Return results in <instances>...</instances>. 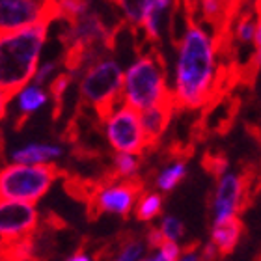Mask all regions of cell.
Returning a JSON list of instances; mask_svg holds the SVG:
<instances>
[{"label":"cell","instance_id":"1","mask_svg":"<svg viewBox=\"0 0 261 261\" xmlns=\"http://www.w3.org/2000/svg\"><path fill=\"white\" fill-rule=\"evenodd\" d=\"M187 13V28L177 43V67H175L174 105L175 110L205 109L215 101L217 82V50L211 34L205 32L198 19L196 2L183 4Z\"/></svg>","mask_w":261,"mask_h":261},{"label":"cell","instance_id":"2","mask_svg":"<svg viewBox=\"0 0 261 261\" xmlns=\"http://www.w3.org/2000/svg\"><path fill=\"white\" fill-rule=\"evenodd\" d=\"M49 22L0 30V93L13 97L36 76Z\"/></svg>","mask_w":261,"mask_h":261},{"label":"cell","instance_id":"3","mask_svg":"<svg viewBox=\"0 0 261 261\" xmlns=\"http://www.w3.org/2000/svg\"><path fill=\"white\" fill-rule=\"evenodd\" d=\"M123 105L138 114L157 105L174 101V95L166 84V67L161 50L140 55L129 69L123 73Z\"/></svg>","mask_w":261,"mask_h":261},{"label":"cell","instance_id":"4","mask_svg":"<svg viewBox=\"0 0 261 261\" xmlns=\"http://www.w3.org/2000/svg\"><path fill=\"white\" fill-rule=\"evenodd\" d=\"M67 172L53 163L10 164L0 168V201H19L34 205L41 200L50 185Z\"/></svg>","mask_w":261,"mask_h":261},{"label":"cell","instance_id":"5","mask_svg":"<svg viewBox=\"0 0 261 261\" xmlns=\"http://www.w3.org/2000/svg\"><path fill=\"white\" fill-rule=\"evenodd\" d=\"M123 71L116 60H99L88 65L81 81V105L93 110L99 121H107L123 105Z\"/></svg>","mask_w":261,"mask_h":261},{"label":"cell","instance_id":"6","mask_svg":"<svg viewBox=\"0 0 261 261\" xmlns=\"http://www.w3.org/2000/svg\"><path fill=\"white\" fill-rule=\"evenodd\" d=\"M144 192H146V181L140 175L116 181L112 185H105L99 194L86 203V215L90 220H95L103 213L127 217Z\"/></svg>","mask_w":261,"mask_h":261},{"label":"cell","instance_id":"7","mask_svg":"<svg viewBox=\"0 0 261 261\" xmlns=\"http://www.w3.org/2000/svg\"><path fill=\"white\" fill-rule=\"evenodd\" d=\"M107 140L118 153L142 157L146 153V138L142 133L140 116L127 105L116 109L105 121Z\"/></svg>","mask_w":261,"mask_h":261},{"label":"cell","instance_id":"8","mask_svg":"<svg viewBox=\"0 0 261 261\" xmlns=\"http://www.w3.org/2000/svg\"><path fill=\"white\" fill-rule=\"evenodd\" d=\"M241 97L237 93H226L218 99L211 101L205 109L201 110L200 118L194 121L191 129V140L192 144L203 142L207 136L217 135H228L231 127L235 125V120L239 116L241 110Z\"/></svg>","mask_w":261,"mask_h":261},{"label":"cell","instance_id":"9","mask_svg":"<svg viewBox=\"0 0 261 261\" xmlns=\"http://www.w3.org/2000/svg\"><path fill=\"white\" fill-rule=\"evenodd\" d=\"M60 19L58 2H34V0H0V30H17L36 22Z\"/></svg>","mask_w":261,"mask_h":261},{"label":"cell","instance_id":"10","mask_svg":"<svg viewBox=\"0 0 261 261\" xmlns=\"http://www.w3.org/2000/svg\"><path fill=\"white\" fill-rule=\"evenodd\" d=\"M39 228V213L34 205L19 201H0V237L22 239Z\"/></svg>","mask_w":261,"mask_h":261},{"label":"cell","instance_id":"11","mask_svg":"<svg viewBox=\"0 0 261 261\" xmlns=\"http://www.w3.org/2000/svg\"><path fill=\"white\" fill-rule=\"evenodd\" d=\"M174 112H175L174 101H168V103L157 105V107L147 109L138 114L140 116L142 133H144V138H146V153L159 149L164 133L168 130V125L170 121H172Z\"/></svg>","mask_w":261,"mask_h":261},{"label":"cell","instance_id":"12","mask_svg":"<svg viewBox=\"0 0 261 261\" xmlns=\"http://www.w3.org/2000/svg\"><path fill=\"white\" fill-rule=\"evenodd\" d=\"M241 203V177L237 174H224L218 179L217 192L213 198L215 222L229 217H237Z\"/></svg>","mask_w":261,"mask_h":261},{"label":"cell","instance_id":"13","mask_svg":"<svg viewBox=\"0 0 261 261\" xmlns=\"http://www.w3.org/2000/svg\"><path fill=\"white\" fill-rule=\"evenodd\" d=\"M243 233H245V224H243L241 217L224 218V220H218V222L213 224L211 243L220 254V257L229 256L237 248Z\"/></svg>","mask_w":261,"mask_h":261},{"label":"cell","instance_id":"14","mask_svg":"<svg viewBox=\"0 0 261 261\" xmlns=\"http://www.w3.org/2000/svg\"><path fill=\"white\" fill-rule=\"evenodd\" d=\"M64 189L71 198L88 203V201H92L93 198L99 194V191L103 189V185H101L99 179H86V177H81V175L67 174L64 181Z\"/></svg>","mask_w":261,"mask_h":261},{"label":"cell","instance_id":"15","mask_svg":"<svg viewBox=\"0 0 261 261\" xmlns=\"http://www.w3.org/2000/svg\"><path fill=\"white\" fill-rule=\"evenodd\" d=\"M34 257V233L22 239H0V261H27Z\"/></svg>","mask_w":261,"mask_h":261},{"label":"cell","instance_id":"16","mask_svg":"<svg viewBox=\"0 0 261 261\" xmlns=\"http://www.w3.org/2000/svg\"><path fill=\"white\" fill-rule=\"evenodd\" d=\"M62 149L58 146H43V144H30V146L17 149L13 153L15 164H43L49 159L60 157Z\"/></svg>","mask_w":261,"mask_h":261},{"label":"cell","instance_id":"17","mask_svg":"<svg viewBox=\"0 0 261 261\" xmlns=\"http://www.w3.org/2000/svg\"><path fill=\"white\" fill-rule=\"evenodd\" d=\"M163 203H164V198L157 192H144L140 196V200L136 203V220H140V222H149L153 220L155 217L161 215L163 211Z\"/></svg>","mask_w":261,"mask_h":261},{"label":"cell","instance_id":"18","mask_svg":"<svg viewBox=\"0 0 261 261\" xmlns=\"http://www.w3.org/2000/svg\"><path fill=\"white\" fill-rule=\"evenodd\" d=\"M71 82H73V75L71 73H60V75H56L49 84V93L53 101H55V109H53V120H58L62 116V110H64V95L67 92V88L71 86Z\"/></svg>","mask_w":261,"mask_h":261},{"label":"cell","instance_id":"19","mask_svg":"<svg viewBox=\"0 0 261 261\" xmlns=\"http://www.w3.org/2000/svg\"><path fill=\"white\" fill-rule=\"evenodd\" d=\"M187 175V166L185 163H174L170 164L168 168H164L155 179V185L161 192H172L175 187L179 185L181 181L185 179Z\"/></svg>","mask_w":261,"mask_h":261},{"label":"cell","instance_id":"20","mask_svg":"<svg viewBox=\"0 0 261 261\" xmlns=\"http://www.w3.org/2000/svg\"><path fill=\"white\" fill-rule=\"evenodd\" d=\"M257 13V24H256V34H254V56H252L248 69L245 73V82L246 84H254L256 76L261 69V2H254Z\"/></svg>","mask_w":261,"mask_h":261},{"label":"cell","instance_id":"21","mask_svg":"<svg viewBox=\"0 0 261 261\" xmlns=\"http://www.w3.org/2000/svg\"><path fill=\"white\" fill-rule=\"evenodd\" d=\"M45 103H47V93L39 86H28L19 93V109L22 116H30Z\"/></svg>","mask_w":261,"mask_h":261},{"label":"cell","instance_id":"22","mask_svg":"<svg viewBox=\"0 0 261 261\" xmlns=\"http://www.w3.org/2000/svg\"><path fill=\"white\" fill-rule=\"evenodd\" d=\"M201 166L211 177L220 179L228 170V157L218 149H207L201 157Z\"/></svg>","mask_w":261,"mask_h":261},{"label":"cell","instance_id":"23","mask_svg":"<svg viewBox=\"0 0 261 261\" xmlns=\"http://www.w3.org/2000/svg\"><path fill=\"white\" fill-rule=\"evenodd\" d=\"M147 4H149V0H133V2H116V6L123 11V15L125 19L123 21L127 24H130L133 28L140 27L142 19L146 15L147 11Z\"/></svg>","mask_w":261,"mask_h":261},{"label":"cell","instance_id":"24","mask_svg":"<svg viewBox=\"0 0 261 261\" xmlns=\"http://www.w3.org/2000/svg\"><path fill=\"white\" fill-rule=\"evenodd\" d=\"M161 231H163L164 239L170 243H177V239H181L185 235V226L181 224L179 218L175 217H164L163 224H161Z\"/></svg>","mask_w":261,"mask_h":261},{"label":"cell","instance_id":"25","mask_svg":"<svg viewBox=\"0 0 261 261\" xmlns=\"http://www.w3.org/2000/svg\"><path fill=\"white\" fill-rule=\"evenodd\" d=\"M142 254H144V245L140 241L129 239L123 245V250L120 252V256L114 257L112 261H138Z\"/></svg>","mask_w":261,"mask_h":261},{"label":"cell","instance_id":"26","mask_svg":"<svg viewBox=\"0 0 261 261\" xmlns=\"http://www.w3.org/2000/svg\"><path fill=\"white\" fill-rule=\"evenodd\" d=\"M181 256V248L177 243H170L166 241L163 246H161V250L155 254L149 261H177Z\"/></svg>","mask_w":261,"mask_h":261},{"label":"cell","instance_id":"27","mask_svg":"<svg viewBox=\"0 0 261 261\" xmlns=\"http://www.w3.org/2000/svg\"><path fill=\"white\" fill-rule=\"evenodd\" d=\"M56 67H58V62H47L45 65H41V67L36 71V76H34V82H36V84H34V86H41V84L55 73Z\"/></svg>","mask_w":261,"mask_h":261},{"label":"cell","instance_id":"28","mask_svg":"<svg viewBox=\"0 0 261 261\" xmlns=\"http://www.w3.org/2000/svg\"><path fill=\"white\" fill-rule=\"evenodd\" d=\"M146 243L149 248H161V246L166 243V239H164L163 231H161V228H155V226H151V228L147 229L146 233Z\"/></svg>","mask_w":261,"mask_h":261},{"label":"cell","instance_id":"29","mask_svg":"<svg viewBox=\"0 0 261 261\" xmlns=\"http://www.w3.org/2000/svg\"><path fill=\"white\" fill-rule=\"evenodd\" d=\"M198 248H200V243H198V241H192V243L185 245L183 248H181V256L177 261H200V257H198V254H196Z\"/></svg>","mask_w":261,"mask_h":261},{"label":"cell","instance_id":"30","mask_svg":"<svg viewBox=\"0 0 261 261\" xmlns=\"http://www.w3.org/2000/svg\"><path fill=\"white\" fill-rule=\"evenodd\" d=\"M67 261H92V257L88 256L86 252H84V246H79V250L73 254Z\"/></svg>","mask_w":261,"mask_h":261},{"label":"cell","instance_id":"31","mask_svg":"<svg viewBox=\"0 0 261 261\" xmlns=\"http://www.w3.org/2000/svg\"><path fill=\"white\" fill-rule=\"evenodd\" d=\"M246 130H248V133H250V135L261 144V129H259V127L254 125V123H248V125H246Z\"/></svg>","mask_w":261,"mask_h":261},{"label":"cell","instance_id":"32","mask_svg":"<svg viewBox=\"0 0 261 261\" xmlns=\"http://www.w3.org/2000/svg\"><path fill=\"white\" fill-rule=\"evenodd\" d=\"M8 103H10V97H6L4 93H0V121L4 120V116H6V107H8Z\"/></svg>","mask_w":261,"mask_h":261},{"label":"cell","instance_id":"33","mask_svg":"<svg viewBox=\"0 0 261 261\" xmlns=\"http://www.w3.org/2000/svg\"><path fill=\"white\" fill-rule=\"evenodd\" d=\"M4 135H2V130H0V159L4 157Z\"/></svg>","mask_w":261,"mask_h":261},{"label":"cell","instance_id":"34","mask_svg":"<svg viewBox=\"0 0 261 261\" xmlns=\"http://www.w3.org/2000/svg\"><path fill=\"white\" fill-rule=\"evenodd\" d=\"M254 261H261V252H259V254H257V256H256V259H254Z\"/></svg>","mask_w":261,"mask_h":261},{"label":"cell","instance_id":"35","mask_svg":"<svg viewBox=\"0 0 261 261\" xmlns=\"http://www.w3.org/2000/svg\"><path fill=\"white\" fill-rule=\"evenodd\" d=\"M27 261H41V259H38V257H30V259H27Z\"/></svg>","mask_w":261,"mask_h":261}]
</instances>
